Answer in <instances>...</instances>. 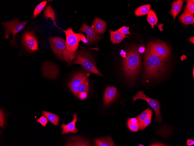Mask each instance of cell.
Wrapping results in <instances>:
<instances>
[{
  "label": "cell",
  "instance_id": "30",
  "mask_svg": "<svg viewBox=\"0 0 194 146\" xmlns=\"http://www.w3.org/2000/svg\"><path fill=\"white\" fill-rule=\"evenodd\" d=\"M152 115H150L143 122L141 130L144 129L146 127L148 126L150 124L151 122V118Z\"/></svg>",
  "mask_w": 194,
  "mask_h": 146
},
{
  "label": "cell",
  "instance_id": "3",
  "mask_svg": "<svg viewBox=\"0 0 194 146\" xmlns=\"http://www.w3.org/2000/svg\"><path fill=\"white\" fill-rule=\"evenodd\" d=\"M141 65L140 54L135 46L129 48L126 53V58L123 61L124 73L129 79L136 77L139 71Z\"/></svg>",
  "mask_w": 194,
  "mask_h": 146
},
{
  "label": "cell",
  "instance_id": "14",
  "mask_svg": "<svg viewBox=\"0 0 194 146\" xmlns=\"http://www.w3.org/2000/svg\"><path fill=\"white\" fill-rule=\"evenodd\" d=\"M91 27L97 34H103L105 31L107 27L106 22L98 17H95L91 24Z\"/></svg>",
  "mask_w": 194,
  "mask_h": 146
},
{
  "label": "cell",
  "instance_id": "43",
  "mask_svg": "<svg viewBox=\"0 0 194 146\" xmlns=\"http://www.w3.org/2000/svg\"><path fill=\"white\" fill-rule=\"evenodd\" d=\"M138 146H144V145H139Z\"/></svg>",
  "mask_w": 194,
  "mask_h": 146
},
{
  "label": "cell",
  "instance_id": "5",
  "mask_svg": "<svg viewBox=\"0 0 194 146\" xmlns=\"http://www.w3.org/2000/svg\"><path fill=\"white\" fill-rule=\"evenodd\" d=\"M27 21H21L19 20L15 19L9 22H2L4 30L5 37L6 39H9L12 36V39L10 42L11 45H16V34L22 30Z\"/></svg>",
  "mask_w": 194,
  "mask_h": 146
},
{
  "label": "cell",
  "instance_id": "25",
  "mask_svg": "<svg viewBox=\"0 0 194 146\" xmlns=\"http://www.w3.org/2000/svg\"><path fill=\"white\" fill-rule=\"evenodd\" d=\"M147 20L152 27L157 23L158 19L156 13L153 10L150 9L148 13Z\"/></svg>",
  "mask_w": 194,
  "mask_h": 146
},
{
  "label": "cell",
  "instance_id": "18",
  "mask_svg": "<svg viewBox=\"0 0 194 146\" xmlns=\"http://www.w3.org/2000/svg\"><path fill=\"white\" fill-rule=\"evenodd\" d=\"M152 114V110L150 108H148L136 117L138 123L139 130H141L143 122Z\"/></svg>",
  "mask_w": 194,
  "mask_h": 146
},
{
  "label": "cell",
  "instance_id": "7",
  "mask_svg": "<svg viewBox=\"0 0 194 146\" xmlns=\"http://www.w3.org/2000/svg\"><path fill=\"white\" fill-rule=\"evenodd\" d=\"M133 103L138 99H141L146 101L154 110L155 113V117L157 122H160L162 118L160 110V105L157 100L149 98L145 95L143 91H139L132 97Z\"/></svg>",
  "mask_w": 194,
  "mask_h": 146
},
{
  "label": "cell",
  "instance_id": "15",
  "mask_svg": "<svg viewBox=\"0 0 194 146\" xmlns=\"http://www.w3.org/2000/svg\"><path fill=\"white\" fill-rule=\"evenodd\" d=\"M73 116V119L72 122L67 124L63 123L61 125L63 130L61 133L62 135L67 134L70 132L76 133L78 131V129L75 126L76 123L77 121V115L76 113H74Z\"/></svg>",
  "mask_w": 194,
  "mask_h": 146
},
{
  "label": "cell",
  "instance_id": "42",
  "mask_svg": "<svg viewBox=\"0 0 194 146\" xmlns=\"http://www.w3.org/2000/svg\"><path fill=\"white\" fill-rule=\"evenodd\" d=\"M193 78H194V67H193Z\"/></svg>",
  "mask_w": 194,
  "mask_h": 146
},
{
  "label": "cell",
  "instance_id": "17",
  "mask_svg": "<svg viewBox=\"0 0 194 146\" xmlns=\"http://www.w3.org/2000/svg\"><path fill=\"white\" fill-rule=\"evenodd\" d=\"M183 2L184 1L182 0H178L173 2L169 13L173 16L174 20L181 11Z\"/></svg>",
  "mask_w": 194,
  "mask_h": 146
},
{
  "label": "cell",
  "instance_id": "22",
  "mask_svg": "<svg viewBox=\"0 0 194 146\" xmlns=\"http://www.w3.org/2000/svg\"><path fill=\"white\" fill-rule=\"evenodd\" d=\"M180 21L185 25L193 24L194 23V17L193 15L184 12L179 17Z\"/></svg>",
  "mask_w": 194,
  "mask_h": 146
},
{
  "label": "cell",
  "instance_id": "34",
  "mask_svg": "<svg viewBox=\"0 0 194 146\" xmlns=\"http://www.w3.org/2000/svg\"><path fill=\"white\" fill-rule=\"evenodd\" d=\"M88 93L84 92L79 94L78 98L81 100H83L86 99Z\"/></svg>",
  "mask_w": 194,
  "mask_h": 146
},
{
  "label": "cell",
  "instance_id": "10",
  "mask_svg": "<svg viewBox=\"0 0 194 146\" xmlns=\"http://www.w3.org/2000/svg\"><path fill=\"white\" fill-rule=\"evenodd\" d=\"M89 74L87 73L81 72L76 74L68 84V86L73 93L78 97L79 94L78 91L79 86L86 78L88 77Z\"/></svg>",
  "mask_w": 194,
  "mask_h": 146
},
{
  "label": "cell",
  "instance_id": "28",
  "mask_svg": "<svg viewBox=\"0 0 194 146\" xmlns=\"http://www.w3.org/2000/svg\"><path fill=\"white\" fill-rule=\"evenodd\" d=\"M184 12L190 13L193 15L194 14V1H187V4Z\"/></svg>",
  "mask_w": 194,
  "mask_h": 146
},
{
  "label": "cell",
  "instance_id": "26",
  "mask_svg": "<svg viewBox=\"0 0 194 146\" xmlns=\"http://www.w3.org/2000/svg\"><path fill=\"white\" fill-rule=\"evenodd\" d=\"M47 3V1L45 0L40 3L36 6L33 13V18H36L41 13Z\"/></svg>",
  "mask_w": 194,
  "mask_h": 146
},
{
  "label": "cell",
  "instance_id": "40",
  "mask_svg": "<svg viewBox=\"0 0 194 146\" xmlns=\"http://www.w3.org/2000/svg\"><path fill=\"white\" fill-rule=\"evenodd\" d=\"M126 53L125 52H124L123 54L121 55L123 57L125 58H126Z\"/></svg>",
  "mask_w": 194,
  "mask_h": 146
},
{
  "label": "cell",
  "instance_id": "1",
  "mask_svg": "<svg viewBox=\"0 0 194 146\" xmlns=\"http://www.w3.org/2000/svg\"><path fill=\"white\" fill-rule=\"evenodd\" d=\"M145 69L144 76L145 79L156 78L165 72L166 66L164 60L148 50L144 56Z\"/></svg>",
  "mask_w": 194,
  "mask_h": 146
},
{
  "label": "cell",
  "instance_id": "31",
  "mask_svg": "<svg viewBox=\"0 0 194 146\" xmlns=\"http://www.w3.org/2000/svg\"><path fill=\"white\" fill-rule=\"evenodd\" d=\"M36 121L40 123L42 126L45 127L48 122V119L46 117L42 115L39 119L36 120Z\"/></svg>",
  "mask_w": 194,
  "mask_h": 146
},
{
  "label": "cell",
  "instance_id": "16",
  "mask_svg": "<svg viewBox=\"0 0 194 146\" xmlns=\"http://www.w3.org/2000/svg\"><path fill=\"white\" fill-rule=\"evenodd\" d=\"M94 142L97 146H115L110 136L95 139L94 140Z\"/></svg>",
  "mask_w": 194,
  "mask_h": 146
},
{
  "label": "cell",
  "instance_id": "33",
  "mask_svg": "<svg viewBox=\"0 0 194 146\" xmlns=\"http://www.w3.org/2000/svg\"><path fill=\"white\" fill-rule=\"evenodd\" d=\"M127 121L133 124L138 126V121L136 117L130 118L128 119Z\"/></svg>",
  "mask_w": 194,
  "mask_h": 146
},
{
  "label": "cell",
  "instance_id": "9",
  "mask_svg": "<svg viewBox=\"0 0 194 146\" xmlns=\"http://www.w3.org/2000/svg\"><path fill=\"white\" fill-rule=\"evenodd\" d=\"M22 43L28 50L31 52L37 51L38 49L37 39L32 31H26L23 35Z\"/></svg>",
  "mask_w": 194,
  "mask_h": 146
},
{
  "label": "cell",
  "instance_id": "36",
  "mask_svg": "<svg viewBox=\"0 0 194 146\" xmlns=\"http://www.w3.org/2000/svg\"><path fill=\"white\" fill-rule=\"evenodd\" d=\"M187 145L188 146H193L194 145V141L192 139H188L187 141Z\"/></svg>",
  "mask_w": 194,
  "mask_h": 146
},
{
  "label": "cell",
  "instance_id": "24",
  "mask_svg": "<svg viewBox=\"0 0 194 146\" xmlns=\"http://www.w3.org/2000/svg\"><path fill=\"white\" fill-rule=\"evenodd\" d=\"M151 7V5L150 4L140 6L135 10V14L137 16L146 15L150 10Z\"/></svg>",
  "mask_w": 194,
  "mask_h": 146
},
{
  "label": "cell",
  "instance_id": "27",
  "mask_svg": "<svg viewBox=\"0 0 194 146\" xmlns=\"http://www.w3.org/2000/svg\"><path fill=\"white\" fill-rule=\"evenodd\" d=\"M88 78V77L85 78L79 86L78 88V91L79 94L84 92L88 93L89 83Z\"/></svg>",
  "mask_w": 194,
  "mask_h": 146
},
{
  "label": "cell",
  "instance_id": "13",
  "mask_svg": "<svg viewBox=\"0 0 194 146\" xmlns=\"http://www.w3.org/2000/svg\"><path fill=\"white\" fill-rule=\"evenodd\" d=\"M118 95V93L116 87L107 85L105 92L103 98L104 106H106L112 103Z\"/></svg>",
  "mask_w": 194,
  "mask_h": 146
},
{
  "label": "cell",
  "instance_id": "19",
  "mask_svg": "<svg viewBox=\"0 0 194 146\" xmlns=\"http://www.w3.org/2000/svg\"><path fill=\"white\" fill-rule=\"evenodd\" d=\"M108 31L110 34V40L113 44L119 43L124 38L128 37V36L122 34L116 31H114L110 30Z\"/></svg>",
  "mask_w": 194,
  "mask_h": 146
},
{
  "label": "cell",
  "instance_id": "41",
  "mask_svg": "<svg viewBox=\"0 0 194 146\" xmlns=\"http://www.w3.org/2000/svg\"><path fill=\"white\" fill-rule=\"evenodd\" d=\"M182 56H183V57H182V56L181 57V59L182 60V59H183L182 60H183L184 59L186 58L185 57L186 56L184 55H184H182Z\"/></svg>",
  "mask_w": 194,
  "mask_h": 146
},
{
  "label": "cell",
  "instance_id": "37",
  "mask_svg": "<svg viewBox=\"0 0 194 146\" xmlns=\"http://www.w3.org/2000/svg\"><path fill=\"white\" fill-rule=\"evenodd\" d=\"M146 48L143 46L140 47L138 49V51L139 53H143L145 51Z\"/></svg>",
  "mask_w": 194,
  "mask_h": 146
},
{
  "label": "cell",
  "instance_id": "23",
  "mask_svg": "<svg viewBox=\"0 0 194 146\" xmlns=\"http://www.w3.org/2000/svg\"><path fill=\"white\" fill-rule=\"evenodd\" d=\"M42 114L53 125H58L59 117L58 115L45 111H42Z\"/></svg>",
  "mask_w": 194,
  "mask_h": 146
},
{
  "label": "cell",
  "instance_id": "6",
  "mask_svg": "<svg viewBox=\"0 0 194 146\" xmlns=\"http://www.w3.org/2000/svg\"><path fill=\"white\" fill-rule=\"evenodd\" d=\"M171 48L166 43L160 41H151L148 45L147 50L165 60L170 54Z\"/></svg>",
  "mask_w": 194,
  "mask_h": 146
},
{
  "label": "cell",
  "instance_id": "21",
  "mask_svg": "<svg viewBox=\"0 0 194 146\" xmlns=\"http://www.w3.org/2000/svg\"><path fill=\"white\" fill-rule=\"evenodd\" d=\"M87 140L79 137L71 138L69 140L66 146H90Z\"/></svg>",
  "mask_w": 194,
  "mask_h": 146
},
{
  "label": "cell",
  "instance_id": "11",
  "mask_svg": "<svg viewBox=\"0 0 194 146\" xmlns=\"http://www.w3.org/2000/svg\"><path fill=\"white\" fill-rule=\"evenodd\" d=\"M43 75L52 79L56 78L59 74L58 67L55 64L49 61L44 62L42 68Z\"/></svg>",
  "mask_w": 194,
  "mask_h": 146
},
{
  "label": "cell",
  "instance_id": "12",
  "mask_svg": "<svg viewBox=\"0 0 194 146\" xmlns=\"http://www.w3.org/2000/svg\"><path fill=\"white\" fill-rule=\"evenodd\" d=\"M85 32L87 35V39L89 43L99 40L101 37L96 34L93 28L86 24L85 22L83 23L81 27L78 30Z\"/></svg>",
  "mask_w": 194,
  "mask_h": 146
},
{
  "label": "cell",
  "instance_id": "32",
  "mask_svg": "<svg viewBox=\"0 0 194 146\" xmlns=\"http://www.w3.org/2000/svg\"><path fill=\"white\" fill-rule=\"evenodd\" d=\"M127 124L128 128L131 131L136 132L139 130L138 125L133 124L128 121H127Z\"/></svg>",
  "mask_w": 194,
  "mask_h": 146
},
{
  "label": "cell",
  "instance_id": "20",
  "mask_svg": "<svg viewBox=\"0 0 194 146\" xmlns=\"http://www.w3.org/2000/svg\"><path fill=\"white\" fill-rule=\"evenodd\" d=\"M44 17L48 19L50 18L53 21L54 25L58 28L56 23V15L54 10L50 4L47 6L44 11Z\"/></svg>",
  "mask_w": 194,
  "mask_h": 146
},
{
  "label": "cell",
  "instance_id": "8",
  "mask_svg": "<svg viewBox=\"0 0 194 146\" xmlns=\"http://www.w3.org/2000/svg\"><path fill=\"white\" fill-rule=\"evenodd\" d=\"M49 41L54 53L59 59L63 60L62 53L66 48V41L59 37H53L50 38Z\"/></svg>",
  "mask_w": 194,
  "mask_h": 146
},
{
  "label": "cell",
  "instance_id": "4",
  "mask_svg": "<svg viewBox=\"0 0 194 146\" xmlns=\"http://www.w3.org/2000/svg\"><path fill=\"white\" fill-rule=\"evenodd\" d=\"M76 59L72 61L74 64L82 66L86 70L98 75L102 76L96 67L93 57L86 50L81 49L75 53Z\"/></svg>",
  "mask_w": 194,
  "mask_h": 146
},
{
  "label": "cell",
  "instance_id": "39",
  "mask_svg": "<svg viewBox=\"0 0 194 146\" xmlns=\"http://www.w3.org/2000/svg\"><path fill=\"white\" fill-rule=\"evenodd\" d=\"M194 37H190L189 39V41L193 44H194Z\"/></svg>",
  "mask_w": 194,
  "mask_h": 146
},
{
  "label": "cell",
  "instance_id": "35",
  "mask_svg": "<svg viewBox=\"0 0 194 146\" xmlns=\"http://www.w3.org/2000/svg\"><path fill=\"white\" fill-rule=\"evenodd\" d=\"M2 111L1 110L0 111V115L1 118L2 119V120H1L0 121V126L1 127L3 128V126L4 119V117Z\"/></svg>",
  "mask_w": 194,
  "mask_h": 146
},
{
  "label": "cell",
  "instance_id": "29",
  "mask_svg": "<svg viewBox=\"0 0 194 146\" xmlns=\"http://www.w3.org/2000/svg\"><path fill=\"white\" fill-rule=\"evenodd\" d=\"M129 27L123 26L117 30L116 31L124 35L127 34L130 35L131 34L129 31Z\"/></svg>",
  "mask_w": 194,
  "mask_h": 146
},
{
  "label": "cell",
  "instance_id": "38",
  "mask_svg": "<svg viewBox=\"0 0 194 146\" xmlns=\"http://www.w3.org/2000/svg\"><path fill=\"white\" fill-rule=\"evenodd\" d=\"M84 43H88V41L87 38H86L84 35H83L81 37V40Z\"/></svg>",
  "mask_w": 194,
  "mask_h": 146
},
{
  "label": "cell",
  "instance_id": "2",
  "mask_svg": "<svg viewBox=\"0 0 194 146\" xmlns=\"http://www.w3.org/2000/svg\"><path fill=\"white\" fill-rule=\"evenodd\" d=\"M62 30L66 36V48L62 52V57L63 60L69 66L71 64L72 61L76 59L75 53L79 47L81 37L84 34L80 33H74L71 27L67 30Z\"/></svg>",
  "mask_w": 194,
  "mask_h": 146
}]
</instances>
